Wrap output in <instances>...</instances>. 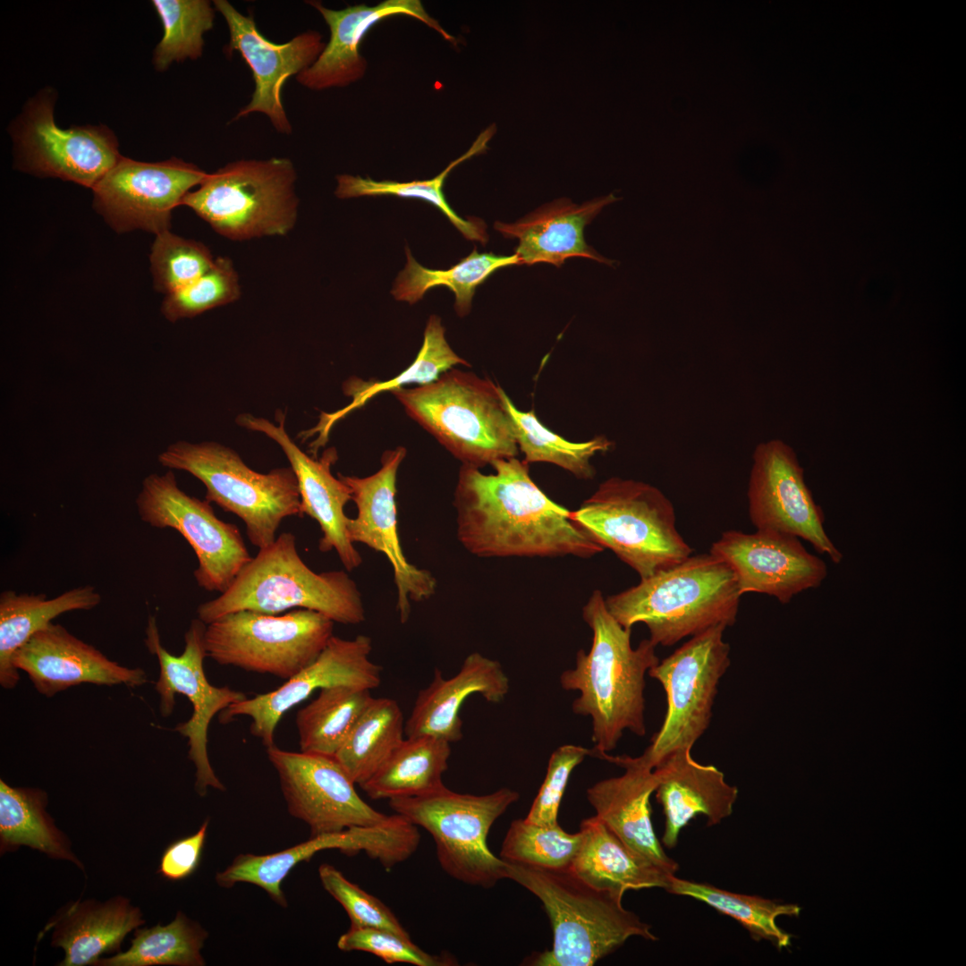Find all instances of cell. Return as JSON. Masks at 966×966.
I'll list each match as a JSON object with an SVG mask.
<instances>
[{"mask_svg":"<svg viewBox=\"0 0 966 966\" xmlns=\"http://www.w3.org/2000/svg\"><path fill=\"white\" fill-rule=\"evenodd\" d=\"M405 267L398 274L391 291L394 299L414 304L429 289L446 286L455 295L454 309L460 317L469 314L476 288L492 274L502 267L521 265L515 254L501 256L479 253L474 249L468 257L448 269H430L420 265L408 247L405 248Z\"/></svg>","mask_w":966,"mask_h":966,"instance_id":"36","label":"cell"},{"mask_svg":"<svg viewBox=\"0 0 966 966\" xmlns=\"http://www.w3.org/2000/svg\"><path fill=\"white\" fill-rule=\"evenodd\" d=\"M163 25L154 49L153 64L163 72L174 62L197 60L203 54L204 34L213 29L216 8L208 0H153Z\"/></svg>","mask_w":966,"mask_h":966,"instance_id":"43","label":"cell"},{"mask_svg":"<svg viewBox=\"0 0 966 966\" xmlns=\"http://www.w3.org/2000/svg\"><path fill=\"white\" fill-rule=\"evenodd\" d=\"M624 769L619 776L601 780L587 790V799L603 821L629 848L675 875L678 864L665 852L656 836L649 799L657 785L653 769L640 756L591 754Z\"/></svg>","mask_w":966,"mask_h":966,"instance_id":"26","label":"cell"},{"mask_svg":"<svg viewBox=\"0 0 966 966\" xmlns=\"http://www.w3.org/2000/svg\"><path fill=\"white\" fill-rule=\"evenodd\" d=\"M224 17L230 39L225 54L238 52L252 72L254 91L250 101L239 110L234 120L252 113L267 116L280 133L291 134L292 124L282 102V90L288 78L309 68L325 47L318 31L308 30L291 40L276 44L258 29L251 15L241 13L229 1L212 2Z\"/></svg>","mask_w":966,"mask_h":966,"instance_id":"21","label":"cell"},{"mask_svg":"<svg viewBox=\"0 0 966 966\" xmlns=\"http://www.w3.org/2000/svg\"><path fill=\"white\" fill-rule=\"evenodd\" d=\"M725 630L716 626L691 637L648 671L667 704L659 731L641 754L651 767L674 751L692 749L709 727L720 681L731 665Z\"/></svg>","mask_w":966,"mask_h":966,"instance_id":"12","label":"cell"},{"mask_svg":"<svg viewBox=\"0 0 966 966\" xmlns=\"http://www.w3.org/2000/svg\"><path fill=\"white\" fill-rule=\"evenodd\" d=\"M334 623L309 609L281 615L242 610L207 624L205 649L219 665L288 680L320 655Z\"/></svg>","mask_w":966,"mask_h":966,"instance_id":"11","label":"cell"},{"mask_svg":"<svg viewBox=\"0 0 966 966\" xmlns=\"http://www.w3.org/2000/svg\"><path fill=\"white\" fill-rule=\"evenodd\" d=\"M618 199L613 194L593 199L580 205L563 198L538 208L513 224L495 223V229L506 238H517L515 249L521 264L549 263L560 267L572 257H584L612 265L584 239V227L606 205Z\"/></svg>","mask_w":966,"mask_h":966,"instance_id":"29","label":"cell"},{"mask_svg":"<svg viewBox=\"0 0 966 966\" xmlns=\"http://www.w3.org/2000/svg\"><path fill=\"white\" fill-rule=\"evenodd\" d=\"M509 689V678L501 664L479 652L468 655L452 678H444L436 667L431 682L417 695L404 733L407 737L431 735L450 743L458 741L462 738L460 710L465 699L478 693L490 703H500Z\"/></svg>","mask_w":966,"mask_h":966,"instance_id":"28","label":"cell"},{"mask_svg":"<svg viewBox=\"0 0 966 966\" xmlns=\"http://www.w3.org/2000/svg\"><path fill=\"white\" fill-rule=\"evenodd\" d=\"M208 173L182 159L140 162L121 157L92 188L94 207L118 233L169 231L173 210Z\"/></svg>","mask_w":966,"mask_h":966,"instance_id":"17","label":"cell"},{"mask_svg":"<svg viewBox=\"0 0 966 966\" xmlns=\"http://www.w3.org/2000/svg\"><path fill=\"white\" fill-rule=\"evenodd\" d=\"M504 393L492 380L454 368L431 383L392 392L454 458L479 469L519 455Z\"/></svg>","mask_w":966,"mask_h":966,"instance_id":"6","label":"cell"},{"mask_svg":"<svg viewBox=\"0 0 966 966\" xmlns=\"http://www.w3.org/2000/svg\"><path fill=\"white\" fill-rule=\"evenodd\" d=\"M709 553L733 572L741 595L765 594L786 604L802 591L821 586L826 563L797 537L770 530L724 531Z\"/></svg>","mask_w":966,"mask_h":966,"instance_id":"22","label":"cell"},{"mask_svg":"<svg viewBox=\"0 0 966 966\" xmlns=\"http://www.w3.org/2000/svg\"><path fill=\"white\" fill-rule=\"evenodd\" d=\"M504 400L526 462H550L580 479H591L595 476L591 459L598 453L609 451L614 445L612 441L605 436H597L586 442H570L542 425L534 410H518L505 392Z\"/></svg>","mask_w":966,"mask_h":966,"instance_id":"42","label":"cell"},{"mask_svg":"<svg viewBox=\"0 0 966 966\" xmlns=\"http://www.w3.org/2000/svg\"><path fill=\"white\" fill-rule=\"evenodd\" d=\"M101 596L90 585L71 589L53 598L44 593L29 594L6 590L0 595V684L13 689L20 681L13 664L14 653L36 632L60 614L90 610L99 605Z\"/></svg>","mask_w":966,"mask_h":966,"instance_id":"32","label":"cell"},{"mask_svg":"<svg viewBox=\"0 0 966 966\" xmlns=\"http://www.w3.org/2000/svg\"><path fill=\"white\" fill-rule=\"evenodd\" d=\"M747 498L756 530L797 537L833 563L842 562L843 555L825 530L823 510L806 484L797 454L784 441L770 439L755 447Z\"/></svg>","mask_w":966,"mask_h":966,"instance_id":"16","label":"cell"},{"mask_svg":"<svg viewBox=\"0 0 966 966\" xmlns=\"http://www.w3.org/2000/svg\"><path fill=\"white\" fill-rule=\"evenodd\" d=\"M289 609L316 611L342 624L357 625L366 618L361 593L350 575L342 570L312 571L290 532L260 548L229 589L200 604L197 614L208 624L242 610L278 614Z\"/></svg>","mask_w":966,"mask_h":966,"instance_id":"5","label":"cell"},{"mask_svg":"<svg viewBox=\"0 0 966 966\" xmlns=\"http://www.w3.org/2000/svg\"><path fill=\"white\" fill-rule=\"evenodd\" d=\"M404 727L396 700L373 698L334 757L352 781L361 785L402 741Z\"/></svg>","mask_w":966,"mask_h":966,"instance_id":"39","label":"cell"},{"mask_svg":"<svg viewBox=\"0 0 966 966\" xmlns=\"http://www.w3.org/2000/svg\"><path fill=\"white\" fill-rule=\"evenodd\" d=\"M337 946L345 952L369 953L386 963H410L415 966H449L455 959L446 953L432 954L416 945L411 938L377 928L350 927Z\"/></svg>","mask_w":966,"mask_h":966,"instance_id":"48","label":"cell"},{"mask_svg":"<svg viewBox=\"0 0 966 966\" xmlns=\"http://www.w3.org/2000/svg\"><path fill=\"white\" fill-rule=\"evenodd\" d=\"M589 754L590 750L573 744L562 745L551 754L547 775L526 820L538 825L558 824L559 807L570 775Z\"/></svg>","mask_w":966,"mask_h":966,"instance_id":"49","label":"cell"},{"mask_svg":"<svg viewBox=\"0 0 966 966\" xmlns=\"http://www.w3.org/2000/svg\"><path fill=\"white\" fill-rule=\"evenodd\" d=\"M582 616L592 631L589 652L580 649L573 669L562 673L565 691H577L573 713L591 718L593 753L616 748L625 731L646 734L645 676L659 658L649 640L633 648L631 629L622 626L609 613L600 590H595L583 607Z\"/></svg>","mask_w":966,"mask_h":966,"instance_id":"2","label":"cell"},{"mask_svg":"<svg viewBox=\"0 0 966 966\" xmlns=\"http://www.w3.org/2000/svg\"><path fill=\"white\" fill-rule=\"evenodd\" d=\"M581 843L571 869L591 886L623 897L628 890L667 889L675 875L629 848L596 816L580 823Z\"/></svg>","mask_w":966,"mask_h":966,"instance_id":"31","label":"cell"},{"mask_svg":"<svg viewBox=\"0 0 966 966\" xmlns=\"http://www.w3.org/2000/svg\"><path fill=\"white\" fill-rule=\"evenodd\" d=\"M48 796L39 788L13 787L0 779V853L21 845L58 860H66L83 870L71 850L69 838L47 811Z\"/></svg>","mask_w":966,"mask_h":966,"instance_id":"35","label":"cell"},{"mask_svg":"<svg viewBox=\"0 0 966 966\" xmlns=\"http://www.w3.org/2000/svg\"><path fill=\"white\" fill-rule=\"evenodd\" d=\"M267 754L289 813L309 826L311 836L375 825L387 817L360 798L334 756L288 751L275 744Z\"/></svg>","mask_w":966,"mask_h":966,"instance_id":"19","label":"cell"},{"mask_svg":"<svg viewBox=\"0 0 966 966\" xmlns=\"http://www.w3.org/2000/svg\"><path fill=\"white\" fill-rule=\"evenodd\" d=\"M653 769L656 798L665 818L662 843L668 849L676 846L680 832L696 816L704 815L712 826L732 815L738 788L715 766L694 760L691 749L674 751Z\"/></svg>","mask_w":966,"mask_h":966,"instance_id":"27","label":"cell"},{"mask_svg":"<svg viewBox=\"0 0 966 966\" xmlns=\"http://www.w3.org/2000/svg\"><path fill=\"white\" fill-rule=\"evenodd\" d=\"M145 923L140 909L123 896L64 906L38 934L53 930L51 945L64 951L60 966L95 965L104 954L121 952L124 937Z\"/></svg>","mask_w":966,"mask_h":966,"instance_id":"30","label":"cell"},{"mask_svg":"<svg viewBox=\"0 0 966 966\" xmlns=\"http://www.w3.org/2000/svg\"><path fill=\"white\" fill-rule=\"evenodd\" d=\"M510 788L459 793L444 785L428 794L389 800L394 811L428 832L442 869L464 884L490 888L505 878L506 863L487 845L495 821L519 800Z\"/></svg>","mask_w":966,"mask_h":966,"instance_id":"10","label":"cell"},{"mask_svg":"<svg viewBox=\"0 0 966 966\" xmlns=\"http://www.w3.org/2000/svg\"><path fill=\"white\" fill-rule=\"evenodd\" d=\"M55 98L52 89L41 90L12 124L15 163L34 175L92 189L122 157L116 137L106 125L60 128L54 119Z\"/></svg>","mask_w":966,"mask_h":966,"instance_id":"15","label":"cell"},{"mask_svg":"<svg viewBox=\"0 0 966 966\" xmlns=\"http://www.w3.org/2000/svg\"><path fill=\"white\" fill-rule=\"evenodd\" d=\"M275 419L278 425L264 418L242 413L235 421L244 428L265 434L279 445L295 473L302 514L315 520L321 530L319 551L335 550L347 572L357 569L362 564V557L349 538L350 518L344 513L345 504L352 500V492L331 472L332 465L338 459L335 448L325 450L320 458L310 457L287 434L285 414L281 410L276 411Z\"/></svg>","mask_w":966,"mask_h":966,"instance_id":"23","label":"cell"},{"mask_svg":"<svg viewBox=\"0 0 966 966\" xmlns=\"http://www.w3.org/2000/svg\"><path fill=\"white\" fill-rule=\"evenodd\" d=\"M450 742L431 735L407 737L365 783L373 800L416 797L442 788L448 768Z\"/></svg>","mask_w":966,"mask_h":966,"instance_id":"33","label":"cell"},{"mask_svg":"<svg viewBox=\"0 0 966 966\" xmlns=\"http://www.w3.org/2000/svg\"><path fill=\"white\" fill-rule=\"evenodd\" d=\"M296 178L285 157L230 162L208 174L182 205L230 240L285 235L298 215Z\"/></svg>","mask_w":966,"mask_h":966,"instance_id":"9","label":"cell"},{"mask_svg":"<svg viewBox=\"0 0 966 966\" xmlns=\"http://www.w3.org/2000/svg\"><path fill=\"white\" fill-rule=\"evenodd\" d=\"M741 597L732 569L708 553L690 555L605 599L622 626L644 623L656 646L671 647L710 628L733 626Z\"/></svg>","mask_w":966,"mask_h":966,"instance_id":"3","label":"cell"},{"mask_svg":"<svg viewBox=\"0 0 966 966\" xmlns=\"http://www.w3.org/2000/svg\"><path fill=\"white\" fill-rule=\"evenodd\" d=\"M216 259V258H215ZM203 243L165 231L156 235L150 254L154 287L166 295L190 284L214 264Z\"/></svg>","mask_w":966,"mask_h":966,"instance_id":"46","label":"cell"},{"mask_svg":"<svg viewBox=\"0 0 966 966\" xmlns=\"http://www.w3.org/2000/svg\"><path fill=\"white\" fill-rule=\"evenodd\" d=\"M318 876L325 890L345 910L352 927L377 928L411 938L394 912L378 898L348 880L334 866L324 863Z\"/></svg>","mask_w":966,"mask_h":966,"instance_id":"47","label":"cell"},{"mask_svg":"<svg viewBox=\"0 0 966 966\" xmlns=\"http://www.w3.org/2000/svg\"><path fill=\"white\" fill-rule=\"evenodd\" d=\"M505 863V878L541 901L553 929L552 949L531 955L528 964L591 966L630 937L657 940L649 924L623 906V897L591 886L572 869Z\"/></svg>","mask_w":966,"mask_h":966,"instance_id":"4","label":"cell"},{"mask_svg":"<svg viewBox=\"0 0 966 966\" xmlns=\"http://www.w3.org/2000/svg\"><path fill=\"white\" fill-rule=\"evenodd\" d=\"M373 697L363 688L336 685L318 695L296 714L301 752L335 756Z\"/></svg>","mask_w":966,"mask_h":966,"instance_id":"38","label":"cell"},{"mask_svg":"<svg viewBox=\"0 0 966 966\" xmlns=\"http://www.w3.org/2000/svg\"><path fill=\"white\" fill-rule=\"evenodd\" d=\"M34 688L46 697L82 683L139 687L148 682L146 672L107 658L60 624L50 623L36 632L13 657Z\"/></svg>","mask_w":966,"mask_h":966,"instance_id":"24","label":"cell"},{"mask_svg":"<svg viewBox=\"0 0 966 966\" xmlns=\"http://www.w3.org/2000/svg\"><path fill=\"white\" fill-rule=\"evenodd\" d=\"M208 819L191 835L178 839L164 851L157 872L169 880H182L198 869L207 837Z\"/></svg>","mask_w":966,"mask_h":966,"instance_id":"50","label":"cell"},{"mask_svg":"<svg viewBox=\"0 0 966 966\" xmlns=\"http://www.w3.org/2000/svg\"><path fill=\"white\" fill-rule=\"evenodd\" d=\"M158 462L199 479L207 489L205 499L238 516L258 549L275 540L284 519L303 516L298 481L290 466L260 473L234 450L207 441L173 443L158 455Z\"/></svg>","mask_w":966,"mask_h":966,"instance_id":"8","label":"cell"},{"mask_svg":"<svg viewBox=\"0 0 966 966\" xmlns=\"http://www.w3.org/2000/svg\"><path fill=\"white\" fill-rule=\"evenodd\" d=\"M241 296L238 274L226 257L215 259L201 276L166 295L161 311L171 322L193 318L209 309L232 303Z\"/></svg>","mask_w":966,"mask_h":966,"instance_id":"45","label":"cell"},{"mask_svg":"<svg viewBox=\"0 0 966 966\" xmlns=\"http://www.w3.org/2000/svg\"><path fill=\"white\" fill-rule=\"evenodd\" d=\"M207 624L199 618L193 619L184 634V649L174 656L162 645L156 618L148 617L145 645L155 655L159 664V676L155 690L159 696V712L168 717L174 711L175 694H182L192 705L191 717L175 727V731L188 739V757L194 764L195 791L204 797L209 787L225 791V787L216 776L208 754V732L213 717L233 703L248 697L242 691L228 686L216 687L209 683L204 671L207 657L204 634Z\"/></svg>","mask_w":966,"mask_h":966,"instance_id":"14","label":"cell"},{"mask_svg":"<svg viewBox=\"0 0 966 966\" xmlns=\"http://www.w3.org/2000/svg\"><path fill=\"white\" fill-rule=\"evenodd\" d=\"M139 517L148 525L178 531L192 547L199 587L224 593L251 560L239 528L220 520L208 501L182 491L170 470L151 473L136 498Z\"/></svg>","mask_w":966,"mask_h":966,"instance_id":"13","label":"cell"},{"mask_svg":"<svg viewBox=\"0 0 966 966\" xmlns=\"http://www.w3.org/2000/svg\"><path fill=\"white\" fill-rule=\"evenodd\" d=\"M406 453L402 446L386 451L379 470L367 477L337 474L350 487L352 501L357 508L356 517L350 518L347 525L349 538L353 544H363L388 559L393 569L397 591L396 609L402 623L410 618L411 603L428 600L436 593L437 586L429 571L407 560L400 541L396 480Z\"/></svg>","mask_w":966,"mask_h":966,"instance_id":"18","label":"cell"},{"mask_svg":"<svg viewBox=\"0 0 966 966\" xmlns=\"http://www.w3.org/2000/svg\"><path fill=\"white\" fill-rule=\"evenodd\" d=\"M668 893L693 898L718 912L735 919L755 940H767L776 948L791 945V936L776 924L779 916L797 917V904L777 903L756 895L729 892L706 883L678 878L674 876L665 890Z\"/></svg>","mask_w":966,"mask_h":966,"instance_id":"41","label":"cell"},{"mask_svg":"<svg viewBox=\"0 0 966 966\" xmlns=\"http://www.w3.org/2000/svg\"><path fill=\"white\" fill-rule=\"evenodd\" d=\"M571 518L640 579L674 566L692 553L678 531L672 502L643 481L607 479L571 512Z\"/></svg>","mask_w":966,"mask_h":966,"instance_id":"7","label":"cell"},{"mask_svg":"<svg viewBox=\"0 0 966 966\" xmlns=\"http://www.w3.org/2000/svg\"><path fill=\"white\" fill-rule=\"evenodd\" d=\"M492 474L462 464L453 495L456 537L471 555L589 558L604 551L532 480L517 457L491 463Z\"/></svg>","mask_w":966,"mask_h":966,"instance_id":"1","label":"cell"},{"mask_svg":"<svg viewBox=\"0 0 966 966\" xmlns=\"http://www.w3.org/2000/svg\"><path fill=\"white\" fill-rule=\"evenodd\" d=\"M307 3L320 13L330 30L329 41L317 60L296 76L300 84L311 90L345 87L361 79L367 61L360 45L373 26L392 16L417 19L456 44V38L427 13L419 0H385L374 6L360 4L341 10L326 8L318 1Z\"/></svg>","mask_w":966,"mask_h":966,"instance_id":"25","label":"cell"},{"mask_svg":"<svg viewBox=\"0 0 966 966\" xmlns=\"http://www.w3.org/2000/svg\"><path fill=\"white\" fill-rule=\"evenodd\" d=\"M496 130V125L492 124L483 131L467 152L452 161L432 179L399 182L388 180L376 181L370 177L364 178L359 175L340 174L336 176L337 186L335 194L339 199L395 196L421 199L438 208L466 239L485 244L487 242L485 223L478 218L463 219L459 216L446 201L443 189L447 175L455 166L475 155L485 152Z\"/></svg>","mask_w":966,"mask_h":966,"instance_id":"37","label":"cell"},{"mask_svg":"<svg viewBox=\"0 0 966 966\" xmlns=\"http://www.w3.org/2000/svg\"><path fill=\"white\" fill-rule=\"evenodd\" d=\"M581 839L580 831L571 834L559 824L538 825L519 818L511 823L499 857L505 862L571 869Z\"/></svg>","mask_w":966,"mask_h":966,"instance_id":"44","label":"cell"},{"mask_svg":"<svg viewBox=\"0 0 966 966\" xmlns=\"http://www.w3.org/2000/svg\"><path fill=\"white\" fill-rule=\"evenodd\" d=\"M371 651L369 636L346 640L333 635L311 664L275 690L232 704L222 711V722L238 716L250 717V733L268 748L275 744V731L282 716L316 690L336 685L377 688L382 667L370 659Z\"/></svg>","mask_w":966,"mask_h":966,"instance_id":"20","label":"cell"},{"mask_svg":"<svg viewBox=\"0 0 966 966\" xmlns=\"http://www.w3.org/2000/svg\"><path fill=\"white\" fill-rule=\"evenodd\" d=\"M208 936L198 922L178 911L167 925L136 928L127 951L101 957L95 966H203L201 949Z\"/></svg>","mask_w":966,"mask_h":966,"instance_id":"40","label":"cell"},{"mask_svg":"<svg viewBox=\"0 0 966 966\" xmlns=\"http://www.w3.org/2000/svg\"><path fill=\"white\" fill-rule=\"evenodd\" d=\"M456 365H470L457 355L445 339V329L436 315H431L427 322L422 346L414 361L403 371L386 381L350 378L343 384V392L352 397V402L345 408L329 414H323L318 424L305 434L318 432L319 436L311 445L312 452L323 446L334 424L350 411L365 405L370 399L383 392H394L410 384L418 386L435 381L444 372ZM307 436V437H308Z\"/></svg>","mask_w":966,"mask_h":966,"instance_id":"34","label":"cell"}]
</instances>
